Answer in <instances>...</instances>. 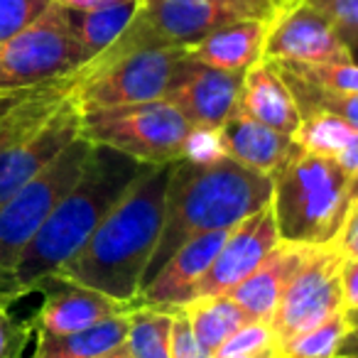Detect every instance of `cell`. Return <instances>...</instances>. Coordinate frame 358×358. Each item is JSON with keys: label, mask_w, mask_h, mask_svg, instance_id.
<instances>
[{"label": "cell", "mask_w": 358, "mask_h": 358, "mask_svg": "<svg viewBox=\"0 0 358 358\" xmlns=\"http://www.w3.org/2000/svg\"><path fill=\"white\" fill-rule=\"evenodd\" d=\"M265 3H273V6L287 8V6H294V3H299V0H265Z\"/></svg>", "instance_id": "obj_43"}, {"label": "cell", "mask_w": 358, "mask_h": 358, "mask_svg": "<svg viewBox=\"0 0 358 358\" xmlns=\"http://www.w3.org/2000/svg\"><path fill=\"white\" fill-rule=\"evenodd\" d=\"M341 294H343V312H356L358 309V258L343 260Z\"/></svg>", "instance_id": "obj_36"}, {"label": "cell", "mask_w": 358, "mask_h": 358, "mask_svg": "<svg viewBox=\"0 0 358 358\" xmlns=\"http://www.w3.org/2000/svg\"><path fill=\"white\" fill-rule=\"evenodd\" d=\"M185 50L150 47V50L101 52L74 74V96L81 113L157 101L164 96Z\"/></svg>", "instance_id": "obj_7"}, {"label": "cell", "mask_w": 358, "mask_h": 358, "mask_svg": "<svg viewBox=\"0 0 358 358\" xmlns=\"http://www.w3.org/2000/svg\"><path fill=\"white\" fill-rule=\"evenodd\" d=\"M229 157L221 138V128H192L185 140L182 159H189L196 164H211Z\"/></svg>", "instance_id": "obj_32"}, {"label": "cell", "mask_w": 358, "mask_h": 358, "mask_svg": "<svg viewBox=\"0 0 358 358\" xmlns=\"http://www.w3.org/2000/svg\"><path fill=\"white\" fill-rule=\"evenodd\" d=\"M338 356H358V324L348 327V334L338 346Z\"/></svg>", "instance_id": "obj_38"}, {"label": "cell", "mask_w": 358, "mask_h": 358, "mask_svg": "<svg viewBox=\"0 0 358 358\" xmlns=\"http://www.w3.org/2000/svg\"><path fill=\"white\" fill-rule=\"evenodd\" d=\"M169 336H172V312L145 304L130 309L125 346L133 358H172Z\"/></svg>", "instance_id": "obj_25"}, {"label": "cell", "mask_w": 358, "mask_h": 358, "mask_svg": "<svg viewBox=\"0 0 358 358\" xmlns=\"http://www.w3.org/2000/svg\"><path fill=\"white\" fill-rule=\"evenodd\" d=\"M37 289L45 292V302L37 312L32 329L40 334H52V336L81 331V329H89L94 324L103 322V319L138 307V304L118 302V299L108 297L103 292H96V289L66 282V280H59L55 275L42 280Z\"/></svg>", "instance_id": "obj_16"}, {"label": "cell", "mask_w": 358, "mask_h": 358, "mask_svg": "<svg viewBox=\"0 0 358 358\" xmlns=\"http://www.w3.org/2000/svg\"><path fill=\"white\" fill-rule=\"evenodd\" d=\"M265 59L304 62V64H336L351 62L348 47L336 37L334 27L307 3H294L278 13L265 40Z\"/></svg>", "instance_id": "obj_13"}, {"label": "cell", "mask_w": 358, "mask_h": 358, "mask_svg": "<svg viewBox=\"0 0 358 358\" xmlns=\"http://www.w3.org/2000/svg\"><path fill=\"white\" fill-rule=\"evenodd\" d=\"M336 358H358V356H336Z\"/></svg>", "instance_id": "obj_45"}, {"label": "cell", "mask_w": 358, "mask_h": 358, "mask_svg": "<svg viewBox=\"0 0 358 358\" xmlns=\"http://www.w3.org/2000/svg\"><path fill=\"white\" fill-rule=\"evenodd\" d=\"M275 351V336L268 322H248L236 334H231L214 358H238V356H255V353Z\"/></svg>", "instance_id": "obj_29"}, {"label": "cell", "mask_w": 358, "mask_h": 358, "mask_svg": "<svg viewBox=\"0 0 358 358\" xmlns=\"http://www.w3.org/2000/svg\"><path fill=\"white\" fill-rule=\"evenodd\" d=\"M130 327V312L115 314L89 329L74 334H52L35 331V351L30 358H99L113 348L123 346Z\"/></svg>", "instance_id": "obj_21"}, {"label": "cell", "mask_w": 358, "mask_h": 358, "mask_svg": "<svg viewBox=\"0 0 358 358\" xmlns=\"http://www.w3.org/2000/svg\"><path fill=\"white\" fill-rule=\"evenodd\" d=\"M334 27L346 47L358 40V0H302Z\"/></svg>", "instance_id": "obj_30"}, {"label": "cell", "mask_w": 358, "mask_h": 358, "mask_svg": "<svg viewBox=\"0 0 358 358\" xmlns=\"http://www.w3.org/2000/svg\"><path fill=\"white\" fill-rule=\"evenodd\" d=\"M346 334V312H336L327 322L278 343L275 348H278V358H336Z\"/></svg>", "instance_id": "obj_27"}, {"label": "cell", "mask_w": 358, "mask_h": 358, "mask_svg": "<svg viewBox=\"0 0 358 358\" xmlns=\"http://www.w3.org/2000/svg\"><path fill=\"white\" fill-rule=\"evenodd\" d=\"M99 358H133L130 356V351H128V346H118V348H113V351H108L106 356H99Z\"/></svg>", "instance_id": "obj_40"}, {"label": "cell", "mask_w": 358, "mask_h": 358, "mask_svg": "<svg viewBox=\"0 0 358 358\" xmlns=\"http://www.w3.org/2000/svg\"><path fill=\"white\" fill-rule=\"evenodd\" d=\"M74 76L30 86L0 123V204L35 179L66 145L81 138Z\"/></svg>", "instance_id": "obj_4"}, {"label": "cell", "mask_w": 358, "mask_h": 358, "mask_svg": "<svg viewBox=\"0 0 358 358\" xmlns=\"http://www.w3.org/2000/svg\"><path fill=\"white\" fill-rule=\"evenodd\" d=\"M270 199L273 179L243 167L231 157L211 164L177 159L164 194L162 236L148 265L143 287L192 236L234 229L236 224L268 206Z\"/></svg>", "instance_id": "obj_3"}, {"label": "cell", "mask_w": 358, "mask_h": 358, "mask_svg": "<svg viewBox=\"0 0 358 358\" xmlns=\"http://www.w3.org/2000/svg\"><path fill=\"white\" fill-rule=\"evenodd\" d=\"M66 10H96V8H106L120 3V0H57Z\"/></svg>", "instance_id": "obj_37"}, {"label": "cell", "mask_w": 358, "mask_h": 358, "mask_svg": "<svg viewBox=\"0 0 358 358\" xmlns=\"http://www.w3.org/2000/svg\"><path fill=\"white\" fill-rule=\"evenodd\" d=\"M356 199L353 179L331 157L299 150L273 177L270 206L280 241L312 248L331 245Z\"/></svg>", "instance_id": "obj_5"}, {"label": "cell", "mask_w": 358, "mask_h": 358, "mask_svg": "<svg viewBox=\"0 0 358 358\" xmlns=\"http://www.w3.org/2000/svg\"><path fill=\"white\" fill-rule=\"evenodd\" d=\"M243 74L224 71L182 57L162 99L194 128H221L238 108Z\"/></svg>", "instance_id": "obj_12"}, {"label": "cell", "mask_w": 358, "mask_h": 358, "mask_svg": "<svg viewBox=\"0 0 358 358\" xmlns=\"http://www.w3.org/2000/svg\"><path fill=\"white\" fill-rule=\"evenodd\" d=\"M238 110L285 135H294L302 123L292 91L270 59L258 62L243 74Z\"/></svg>", "instance_id": "obj_20"}, {"label": "cell", "mask_w": 358, "mask_h": 358, "mask_svg": "<svg viewBox=\"0 0 358 358\" xmlns=\"http://www.w3.org/2000/svg\"><path fill=\"white\" fill-rule=\"evenodd\" d=\"M285 10L265 0H140L123 35L103 52L174 47L185 50L238 20H275Z\"/></svg>", "instance_id": "obj_6"}, {"label": "cell", "mask_w": 358, "mask_h": 358, "mask_svg": "<svg viewBox=\"0 0 358 358\" xmlns=\"http://www.w3.org/2000/svg\"><path fill=\"white\" fill-rule=\"evenodd\" d=\"M182 312L187 314L194 331L196 341L201 343L206 353L214 358L219 346L236 334L248 322H255L243 307L234 302L229 294H206V297H194L187 304H182Z\"/></svg>", "instance_id": "obj_23"}, {"label": "cell", "mask_w": 358, "mask_h": 358, "mask_svg": "<svg viewBox=\"0 0 358 358\" xmlns=\"http://www.w3.org/2000/svg\"><path fill=\"white\" fill-rule=\"evenodd\" d=\"M343 255L331 245H324L289 280L270 319L275 346L317 324L327 322L336 312H343L341 268Z\"/></svg>", "instance_id": "obj_11"}, {"label": "cell", "mask_w": 358, "mask_h": 358, "mask_svg": "<svg viewBox=\"0 0 358 358\" xmlns=\"http://www.w3.org/2000/svg\"><path fill=\"white\" fill-rule=\"evenodd\" d=\"M331 248H336L343 258H358V199L353 201L351 209H348L346 221H343L341 231H338Z\"/></svg>", "instance_id": "obj_35"}, {"label": "cell", "mask_w": 358, "mask_h": 358, "mask_svg": "<svg viewBox=\"0 0 358 358\" xmlns=\"http://www.w3.org/2000/svg\"><path fill=\"white\" fill-rule=\"evenodd\" d=\"M148 167L150 162L135 159L108 145L91 143L81 177L17 258L6 289L0 292V307L35 292L42 280L74 258Z\"/></svg>", "instance_id": "obj_2"}, {"label": "cell", "mask_w": 358, "mask_h": 358, "mask_svg": "<svg viewBox=\"0 0 358 358\" xmlns=\"http://www.w3.org/2000/svg\"><path fill=\"white\" fill-rule=\"evenodd\" d=\"M27 89H17V91H0V123H3V118H6V113L13 108V103H15L17 99H20L22 94H25Z\"/></svg>", "instance_id": "obj_39"}, {"label": "cell", "mask_w": 358, "mask_h": 358, "mask_svg": "<svg viewBox=\"0 0 358 358\" xmlns=\"http://www.w3.org/2000/svg\"><path fill=\"white\" fill-rule=\"evenodd\" d=\"M30 334L32 327H20L8 314V307H0V358H20Z\"/></svg>", "instance_id": "obj_34"}, {"label": "cell", "mask_w": 358, "mask_h": 358, "mask_svg": "<svg viewBox=\"0 0 358 358\" xmlns=\"http://www.w3.org/2000/svg\"><path fill=\"white\" fill-rule=\"evenodd\" d=\"M278 243V224H275L273 206L268 204L231 229L229 238L216 253L209 273L201 278L199 287H196V297L229 294L263 263V258Z\"/></svg>", "instance_id": "obj_14"}, {"label": "cell", "mask_w": 358, "mask_h": 358, "mask_svg": "<svg viewBox=\"0 0 358 358\" xmlns=\"http://www.w3.org/2000/svg\"><path fill=\"white\" fill-rule=\"evenodd\" d=\"M348 57H351V62H353V64H358V40L353 42L351 47H348Z\"/></svg>", "instance_id": "obj_42"}, {"label": "cell", "mask_w": 358, "mask_h": 358, "mask_svg": "<svg viewBox=\"0 0 358 358\" xmlns=\"http://www.w3.org/2000/svg\"><path fill=\"white\" fill-rule=\"evenodd\" d=\"M346 322H348V327H356L358 324V309L356 312H346Z\"/></svg>", "instance_id": "obj_44"}, {"label": "cell", "mask_w": 358, "mask_h": 358, "mask_svg": "<svg viewBox=\"0 0 358 358\" xmlns=\"http://www.w3.org/2000/svg\"><path fill=\"white\" fill-rule=\"evenodd\" d=\"M238 358H278V348H275V351L255 353V356H238Z\"/></svg>", "instance_id": "obj_41"}, {"label": "cell", "mask_w": 358, "mask_h": 358, "mask_svg": "<svg viewBox=\"0 0 358 358\" xmlns=\"http://www.w3.org/2000/svg\"><path fill=\"white\" fill-rule=\"evenodd\" d=\"M86 64L66 10L52 3L30 27L0 45V91H17L64 79Z\"/></svg>", "instance_id": "obj_10"}, {"label": "cell", "mask_w": 358, "mask_h": 358, "mask_svg": "<svg viewBox=\"0 0 358 358\" xmlns=\"http://www.w3.org/2000/svg\"><path fill=\"white\" fill-rule=\"evenodd\" d=\"M192 128L194 125L164 99L91 110L81 120V135L86 140L108 145L150 164L182 159Z\"/></svg>", "instance_id": "obj_9"}, {"label": "cell", "mask_w": 358, "mask_h": 358, "mask_svg": "<svg viewBox=\"0 0 358 358\" xmlns=\"http://www.w3.org/2000/svg\"><path fill=\"white\" fill-rule=\"evenodd\" d=\"M317 248L302 243H287L280 241L273 250L263 258V263L229 292L238 307H243L255 322H268L273 319V312L278 307L280 297L287 289L289 280L299 273L304 263L312 258Z\"/></svg>", "instance_id": "obj_17"}, {"label": "cell", "mask_w": 358, "mask_h": 358, "mask_svg": "<svg viewBox=\"0 0 358 358\" xmlns=\"http://www.w3.org/2000/svg\"><path fill=\"white\" fill-rule=\"evenodd\" d=\"M273 20H238L214 30L196 45L185 47V57L224 71H245L265 59V40Z\"/></svg>", "instance_id": "obj_19"}, {"label": "cell", "mask_w": 358, "mask_h": 358, "mask_svg": "<svg viewBox=\"0 0 358 358\" xmlns=\"http://www.w3.org/2000/svg\"><path fill=\"white\" fill-rule=\"evenodd\" d=\"M55 0H0V45L30 27Z\"/></svg>", "instance_id": "obj_31"}, {"label": "cell", "mask_w": 358, "mask_h": 358, "mask_svg": "<svg viewBox=\"0 0 358 358\" xmlns=\"http://www.w3.org/2000/svg\"><path fill=\"white\" fill-rule=\"evenodd\" d=\"M282 69L292 71L294 76L322 86L329 91L358 94V64L353 62H336V64H304V62H275Z\"/></svg>", "instance_id": "obj_28"}, {"label": "cell", "mask_w": 358, "mask_h": 358, "mask_svg": "<svg viewBox=\"0 0 358 358\" xmlns=\"http://www.w3.org/2000/svg\"><path fill=\"white\" fill-rule=\"evenodd\" d=\"M292 138L307 152L331 157L358 189V130L353 125L331 113H312L304 115Z\"/></svg>", "instance_id": "obj_22"}, {"label": "cell", "mask_w": 358, "mask_h": 358, "mask_svg": "<svg viewBox=\"0 0 358 358\" xmlns=\"http://www.w3.org/2000/svg\"><path fill=\"white\" fill-rule=\"evenodd\" d=\"M229 234L231 229L206 231V234L192 236L189 241H185L143 287L140 302L145 307L172 312V309L194 299L201 278L209 273L211 263H214L224 241L229 238Z\"/></svg>", "instance_id": "obj_15"}, {"label": "cell", "mask_w": 358, "mask_h": 358, "mask_svg": "<svg viewBox=\"0 0 358 358\" xmlns=\"http://www.w3.org/2000/svg\"><path fill=\"white\" fill-rule=\"evenodd\" d=\"M169 353L172 358H211L196 341L192 324L182 309H172V336H169Z\"/></svg>", "instance_id": "obj_33"}, {"label": "cell", "mask_w": 358, "mask_h": 358, "mask_svg": "<svg viewBox=\"0 0 358 358\" xmlns=\"http://www.w3.org/2000/svg\"><path fill=\"white\" fill-rule=\"evenodd\" d=\"M91 152V140L84 135L66 145L35 179L0 204V292L6 289L17 258L42 229L55 206L76 185Z\"/></svg>", "instance_id": "obj_8"}, {"label": "cell", "mask_w": 358, "mask_h": 358, "mask_svg": "<svg viewBox=\"0 0 358 358\" xmlns=\"http://www.w3.org/2000/svg\"><path fill=\"white\" fill-rule=\"evenodd\" d=\"M221 138H224L226 155L231 159L270 179L302 150L292 135L268 128L260 120L241 113L238 108L221 125Z\"/></svg>", "instance_id": "obj_18"}, {"label": "cell", "mask_w": 358, "mask_h": 358, "mask_svg": "<svg viewBox=\"0 0 358 358\" xmlns=\"http://www.w3.org/2000/svg\"><path fill=\"white\" fill-rule=\"evenodd\" d=\"M138 6L140 0H120L113 6L96 8V10H66L64 8L69 27L84 50L86 62L99 57L106 47H110L123 35V30L138 13Z\"/></svg>", "instance_id": "obj_24"}, {"label": "cell", "mask_w": 358, "mask_h": 358, "mask_svg": "<svg viewBox=\"0 0 358 358\" xmlns=\"http://www.w3.org/2000/svg\"><path fill=\"white\" fill-rule=\"evenodd\" d=\"M174 162L150 164L108 211L84 248L55 278L96 289L125 304H143V282L164 224V194ZM52 278V275H50Z\"/></svg>", "instance_id": "obj_1"}, {"label": "cell", "mask_w": 358, "mask_h": 358, "mask_svg": "<svg viewBox=\"0 0 358 358\" xmlns=\"http://www.w3.org/2000/svg\"><path fill=\"white\" fill-rule=\"evenodd\" d=\"M278 71L285 79V84L289 86V91H292L294 103H297L302 118L312 113H331V115H336V118L346 120L348 125H353V128L358 130V94H343V91L322 89V86H314V84H309V81L299 79V76H294L292 71L282 69V66H278Z\"/></svg>", "instance_id": "obj_26"}]
</instances>
